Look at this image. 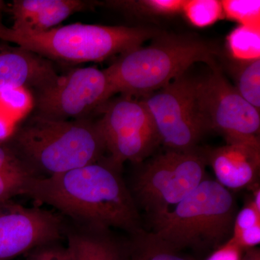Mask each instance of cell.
<instances>
[{
    "label": "cell",
    "mask_w": 260,
    "mask_h": 260,
    "mask_svg": "<svg viewBox=\"0 0 260 260\" xmlns=\"http://www.w3.org/2000/svg\"><path fill=\"white\" fill-rule=\"evenodd\" d=\"M224 17L239 25L260 30L259 0H223Z\"/></svg>",
    "instance_id": "obj_22"
},
{
    "label": "cell",
    "mask_w": 260,
    "mask_h": 260,
    "mask_svg": "<svg viewBox=\"0 0 260 260\" xmlns=\"http://www.w3.org/2000/svg\"><path fill=\"white\" fill-rule=\"evenodd\" d=\"M243 251L230 239L219 246L206 260H241Z\"/></svg>",
    "instance_id": "obj_26"
},
{
    "label": "cell",
    "mask_w": 260,
    "mask_h": 260,
    "mask_svg": "<svg viewBox=\"0 0 260 260\" xmlns=\"http://www.w3.org/2000/svg\"><path fill=\"white\" fill-rule=\"evenodd\" d=\"M237 209L230 190L205 179L170 211L151 219V232L178 251L217 249L232 237Z\"/></svg>",
    "instance_id": "obj_5"
},
{
    "label": "cell",
    "mask_w": 260,
    "mask_h": 260,
    "mask_svg": "<svg viewBox=\"0 0 260 260\" xmlns=\"http://www.w3.org/2000/svg\"><path fill=\"white\" fill-rule=\"evenodd\" d=\"M218 48L192 36L162 34L146 47L121 54L105 69L114 93L142 99L170 83L196 63L215 66Z\"/></svg>",
    "instance_id": "obj_3"
},
{
    "label": "cell",
    "mask_w": 260,
    "mask_h": 260,
    "mask_svg": "<svg viewBox=\"0 0 260 260\" xmlns=\"http://www.w3.org/2000/svg\"><path fill=\"white\" fill-rule=\"evenodd\" d=\"M37 177L93 164L107 152L97 121L57 120L34 114L6 141Z\"/></svg>",
    "instance_id": "obj_2"
},
{
    "label": "cell",
    "mask_w": 260,
    "mask_h": 260,
    "mask_svg": "<svg viewBox=\"0 0 260 260\" xmlns=\"http://www.w3.org/2000/svg\"><path fill=\"white\" fill-rule=\"evenodd\" d=\"M27 254V260H74L68 246L59 242L39 246Z\"/></svg>",
    "instance_id": "obj_24"
},
{
    "label": "cell",
    "mask_w": 260,
    "mask_h": 260,
    "mask_svg": "<svg viewBox=\"0 0 260 260\" xmlns=\"http://www.w3.org/2000/svg\"><path fill=\"white\" fill-rule=\"evenodd\" d=\"M184 0H138L107 1L100 5L121 10L130 14L171 16L181 13Z\"/></svg>",
    "instance_id": "obj_18"
},
{
    "label": "cell",
    "mask_w": 260,
    "mask_h": 260,
    "mask_svg": "<svg viewBox=\"0 0 260 260\" xmlns=\"http://www.w3.org/2000/svg\"><path fill=\"white\" fill-rule=\"evenodd\" d=\"M23 195L80 225L119 229L129 237L143 229L122 168L109 157L58 175L30 178Z\"/></svg>",
    "instance_id": "obj_1"
},
{
    "label": "cell",
    "mask_w": 260,
    "mask_h": 260,
    "mask_svg": "<svg viewBox=\"0 0 260 260\" xmlns=\"http://www.w3.org/2000/svg\"><path fill=\"white\" fill-rule=\"evenodd\" d=\"M129 260H194L144 229L130 236Z\"/></svg>",
    "instance_id": "obj_17"
},
{
    "label": "cell",
    "mask_w": 260,
    "mask_h": 260,
    "mask_svg": "<svg viewBox=\"0 0 260 260\" xmlns=\"http://www.w3.org/2000/svg\"><path fill=\"white\" fill-rule=\"evenodd\" d=\"M15 121L0 109V143L10 139L14 133Z\"/></svg>",
    "instance_id": "obj_27"
},
{
    "label": "cell",
    "mask_w": 260,
    "mask_h": 260,
    "mask_svg": "<svg viewBox=\"0 0 260 260\" xmlns=\"http://www.w3.org/2000/svg\"><path fill=\"white\" fill-rule=\"evenodd\" d=\"M207 164L201 151L168 150L149 160L133 177L132 194L150 219L170 211L204 181Z\"/></svg>",
    "instance_id": "obj_6"
},
{
    "label": "cell",
    "mask_w": 260,
    "mask_h": 260,
    "mask_svg": "<svg viewBox=\"0 0 260 260\" xmlns=\"http://www.w3.org/2000/svg\"><path fill=\"white\" fill-rule=\"evenodd\" d=\"M251 201L254 208L260 212V189L256 184H254V190L253 191V198H251Z\"/></svg>",
    "instance_id": "obj_29"
},
{
    "label": "cell",
    "mask_w": 260,
    "mask_h": 260,
    "mask_svg": "<svg viewBox=\"0 0 260 260\" xmlns=\"http://www.w3.org/2000/svg\"><path fill=\"white\" fill-rule=\"evenodd\" d=\"M34 106L28 89L10 88L0 91V109L14 121L23 118Z\"/></svg>",
    "instance_id": "obj_23"
},
{
    "label": "cell",
    "mask_w": 260,
    "mask_h": 260,
    "mask_svg": "<svg viewBox=\"0 0 260 260\" xmlns=\"http://www.w3.org/2000/svg\"><path fill=\"white\" fill-rule=\"evenodd\" d=\"M100 3L85 0H15L9 10L15 31L40 32L58 27L70 15L93 10Z\"/></svg>",
    "instance_id": "obj_14"
},
{
    "label": "cell",
    "mask_w": 260,
    "mask_h": 260,
    "mask_svg": "<svg viewBox=\"0 0 260 260\" xmlns=\"http://www.w3.org/2000/svg\"><path fill=\"white\" fill-rule=\"evenodd\" d=\"M66 219L40 208H25L12 200L0 205V260H10L39 246L60 242Z\"/></svg>",
    "instance_id": "obj_11"
},
{
    "label": "cell",
    "mask_w": 260,
    "mask_h": 260,
    "mask_svg": "<svg viewBox=\"0 0 260 260\" xmlns=\"http://www.w3.org/2000/svg\"><path fill=\"white\" fill-rule=\"evenodd\" d=\"M241 260H260V251L257 248H253L245 251V254L242 256Z\"/></svg>",
    "instance_id": "obj_28"
},
{
    "label": "cell",
    "mask_w": 260,
    "mask_h": 260,
    "mask_svg": "<svg viewBox=\"0 0 260 260\" xmlns=\"http://www.w3.org/2000/svg\"><path fill=\"white\" fill-rule=\"evenodd\" d=\"M161 34L148 27L73 23L40 32L15 31L6 26L0 30V39L49 60L79 64L121 55Z\"/></svg>",
    "instance_id": "obj_4"
},
{
    "label": "cell",
    "mask_w": 260,
    "mask_h": 260,
    "mask_svg": "<svg viewBox=\"0 0 260 260\" xmlns=\"http://www.w3.org/2000/svg\"><path fill=\"white\" fill-rule=\"evenodd\" d=\"M206 78L197 80L202 114L209 129L221 133L226 143L259 138V110L229 83L217 65Z\"/></svg>",
    "instance_id": "obj_10"
},
{
    "label": "cell",
    "mask_w": 260,
    "mask_h": 260,
    "mask_svg": "<svg viewBox=\"0 0 260 260\" xmlns=\"http://www.w3.org/2000/svg\"><path fill=\"white\" fill-rule=\"evenodd\" d=\"M98 125L109 158L123 168L124 162L139 164L160 143L152 116L143 100L121 95L102 108Z\"/></svg>",
    "instance_id": "obj_8"
},
{
    "label": "cell",
    "mask_w": 260,
    "mask_h": 260,
    "mask_svg": "<svg viewBox=\"0 0 260 260\" xmlns=\"http://www.w3.org/2000/svg\"><path fill=\"white\" fill-rule=\"evenodd\" d=\"M237 61L235 65L237 91L244 99L260 109V58L250 61Z\"/></svg>",
    "instance_id": "obj_20"
},
{
    "label": "cell",
    "mask_w": 260,
    "mask_h": 260,
    "mask_svg": "<svg viewBox=\"0 0 260 260\" xmlns=\"http://www.w3.org/2000/svg\"><path fill=\"white\" fill-rule=\"evenodd\" d=\"M256 225H260V212L254 208L251 201H249L237 213L233 234H238Z\"/></svg>",
    "instance_id": "obj_25"
},
{
    "label": "cell",
    "mask_w": 260,
    "mask_h": 260,
    "mask_svg": "<svg viewBox=\"0 0 260 260\" xmlns=\"http://www.w3.org/2000/svg\"><path fill=\"white\" fill-rule=\"evenodd\" d=\"M181 13L198 28L210 26L225 18L222 1L218 0H184Z\"/></svg>",
    "instance_id": "obj_21"
},
{
    "label": "cell",
    "mask_w": 260,
    "mask_h": 260,
    "mask_svg": "<svg viewBox=\"0 0 260 260\" xmlns=\"http://www.w3.org/2000/svg\"><path fill=\"white\" fill-rule=\"evenodd\" d=\"M217 181L229 190L254 185L259 172V138L238 140L201 151Z\"/></svg>",
    "instance_id": "obj_12"
},
{
    "label": "cell",
    "mask_w": 260,
    "mask_h": 260,
    "mask_svg": "<svg viewBox=\"0 0 260 260\" xmlns=\"http://www.w3.org/2000/svg\"><path fill=\"white\" fill-rule=\"evenodd\" d=\"M140 99L148 108L160 143L169 150H195L203 135L209 129L200 110L197 80L186 74Z\"/></svg>",
    "instance_id": "obj_7"
},
{
    "label": "cell",
    "mask_w": 260,
    "mask_h": 260,
    "mask_svg": "<svg viewBox=\"0 0 260 260\" xmlns=\"http://www.w3.org/2000/svg\"><path fill=\"white\" fill-rule=\"evenodd\" d=\"M5 9H6V5H5V2L0 0V30L6 27L3 23V13Z\"/></svg>",
    "instance_id": "obj_30"
},
{
    "label": "cell",
    "mask_w": 260,
    "mask_h": 260,
    "mask_svg": "<svg viewBox=\"0 0 260 260\" xmlns=\"http://www.w3.org/2000/svg\"><path fill=\"white\" fill-rule=\"evenodd\" d=\"M114 94L105 70L94 67L76 68L59 75L55 83L37 93L36 114L57 120L85 119Z\"/></svg>",
    "instance_id": "obj_9"
},
{
    "label": "cell",
    "mask_w": 260,
    "mask_h": 260,
    "mask_svg": "<svg viewBox=\"0 0 260 260\" xmlns=\"http://www.w3.org/2000/svg\"><path fill=\"white\" fill-rule=\"evenodd\" d=\"M59 77L49 59L18 46L0 45V91L25 88L38 93L51 86Z\"/></svg>",
    "instance_id": "obj_13"
},
{
    "label": "cell",
    "mask_w": 260,
    "mask_h": 260,
    "mask_svg": "<svg viewBox=\"0 0 260 260\" xmlns=\"http://www.w3.org/2000/svg\"><path fill=\"white\" fill-rule=\"evenodd\" d=\"M37 177L7 142L0 143V205L23 195L30 178Z\"/></svg>",
    "instance_id": "obj_16"
},
{
    "label": "cell",
    "mask_w": 260,
    "mask_h": 260,
    "mask_svg": "<svg viewBox=\"0 0 260 260\" xmlns=\"http://www.w3.org/2000/svg\"><path fill=\"white\" fill-rule=\"evenodd\" d=\"M229 54L235 61H245L260 58V30L239 25L228 35Z\"/></svg>",
    "instance_id": "obj_19"
},
{
    "label": "cell",
    "mask_w": 260,
    "mask_h": 260,
    "mask_svg": "<svg viewBox=\"0 0 260 260\" xmlns=\"http://www.w3.org/2000/svg\"><path fill=\"white\" fill-rule=\"evenodd\" d=\"M64 238L74 260H129V240L112 229L80 225L66 219Z\"/></svg>",
    "instance_id": "obj_15"
}]
</instances>
